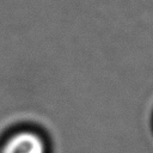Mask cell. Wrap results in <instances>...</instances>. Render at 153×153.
I'll list each match as a JSON object with an SVG mask.
<instances>
[{
  "mask_svg": "<svg viewBox=\"0 0 153 153\" xmlns=\"http://www.w3.org/2000/svg\"><path fill=\"white\" fill-rule=\"evenodd\" d=\"M0 153H49V143L38 129L18 127L1 137Z\"/></svg>",
  "mask_w": 153,
  "mask_h": 153,
  "instance_id": "obj_1",
  "label": "cell"
}]
</instances>
